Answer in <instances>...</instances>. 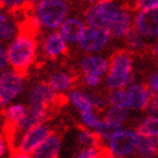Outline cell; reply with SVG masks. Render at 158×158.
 I'll list each match as a JSON object with an SVG mask.
<instances>
[{"label":"cell","instance_id":"obj_27","mask_svg":"<svg viewBox=\"0 0 158 158\" xmlns=\"http://www.w3.org/2000/svg\"><path fill=\"white\" fill-rule=\"evenodd\" d=\"M125 43L133 50H141L145 46V37H142L140 34L132 28L127 35H125Z\"/></svg>","mask_w":158,"mask_h":158},{"label":"cell","instance_id":"obj_16","mask_svg":"<svg viewBox=\"0 0 158 158\" xmlns=\"http://www.w3.org/2000/svg\"><path fill=\"white\" fill-rule=\"evenodd\" d=\"M67 44L60 33L53 32L46 36L44 41V52L50 58H56L66 52Z\"/></svg>","mask_w":158,"mask_h":158},{"label":"cell","instance_id":"obj_29","mask_svg":"<svg viewBox=\"0 0 158 158\" xmlns=\"http://www.w3.org/2000/svg\"><path fill=\"white\" fill-rule=\"evenodd\" d=\"M104 152V148L101 147H89L80 149L75 158H101Z\"/></svg>","mask_w":158,"mask_h":158},{"label":"cell","instance_id":"obj_28","mask_svg":"<svg viewBox=\"0 0 158 158\" xmlns=\"http://www.w3.org/2000/svg\"><path fill=\"white\" fill-rule=\"evenodd\" d=\"M80 120H81V123L84 124L85 129H88V130L94 131L97 128V125L101 123V121H102L103 118H99L96 113H94V111H90V112L81 113Z\"/></svg>","mask_w":158,"mask_h":158},{"label":"cell","instance_id":"obj_15","mask_svg":"<svg viewBox=\"0 0 158 158\" xmlns=\"http://www.w3.org/2000/svg\"><path fill=\"white\" fill-rule=\"evenodd\" d=\"M61 150V139L58 135L52 133L40 145L32 154L34 158H59Z\"/></svg>","mask_w":158,"mask_h":158},{"label":"cell","instance_id":"obj_22","mask_svg":"<svg viewBox=\"0 0 158 158\" xmlns=\"http://www.w3.org/2000/svg\"><path fill=\"white\" fill-rule=\"evenodd\" d=\"M121 130H123V125L122 124L106 121V120L103 118L101 123L97 125V128L94 130V132L99 138V140H106L107 141L109 139H111L113 135H116Z\"/></svg>","mask_w":158,"mask_h":158},{"label":"cell","instance_id":"obj_25","mask_svg":"<svg viewBox=\"0 0 158 158\" xmlns=\"http://www.w3.org/2000/svg\"><path fill=\"white\" fill-rule=\"evenodd\" d=\"M77 142L82 148H89V147H99V138L96 133L88 129H81L77 133Z\"/></svg>","mask_w":158,"mask_h":158},{"label":"cell","instance_id":"obj_9","mask_svg":"<svg viewBox=\"0 0 158 158\" xmlns=\"http://www.w3.org/2000/svg\"><path fill=\"white\" fill-rule=\"evenodd\" d=\"M110 39L111 36L107 30L102 27L89 26L86 28L79 45L86 52H98L109 44Z\"/></svg>","mask_w":158,"mask_h":158},{"label":"cell","instance_id":"obj_24","mask_svg":"<svg viewBox=\"0 0 158 158\" xmlns=\"http://www.w3.org/2000/svg\"><path fill=\"white\" fill-rule=\"evenodd\" d=\"M107 99H109V104L111 106L130 111V101H129V94L127 88L111 90L107 96Z\"/></svg>","mask_w":158,"mask_h":158},{"label":"cell","instance_id":"obj_19","mask_svg":"<svg viewBox=\"0 0 158 158\" xmlns=\"http://www.w3.org/2000/svg\"><path fill=\"white\" fill-rule=\"evenodd\" d=\"M137 132L141 137L158 140V115H147L137 127Z\"/></svg>","mask_w":158,"mask_h":158},{"label":"cell","instance_id":"obj_31","mask_svg":"<svg viewBox=\"0 0 158 158\" xmlns=\"http://www.w3.org/2000/svg\"><path fill=\"white\" fill-rule=\"evenodd\" d=\"M137 7L139 11L156 9L158 8V0H137Z\"/></svg>","mask_w":158,"mask_h":158},{"label":"cell","instance_id":"obj_6","mask_svg":"<svg viewBox=\"0 0 158 158\" xmlns=\"http://www.w3.org/2000/svg\"><path fill=\"white\" fill-rule=\"evenodd\" d=\"M24 88V77L15 70H5L0 73V107L8 106Z\"/></svg>","mask_w":158,"mask_h":158},{"label":"cell","instance_id":"obj_2","mask_svg":"<svg viewBox=\"0 0 158 158\" xmlns=\"http://www.w3.org/2000/svg\"><path fill=\"white\" fill-rule=\"evenodd\" d=\"M132 58L127 52H118L110 61L109 71L106 73L105 84L111 90L122 89L132 82Z\"/></svg>","mask_w":158,"mask_h":158},{"label":"cell","instance_id":"obj_40","mask_svg":"<svg viewBox=\"0 0 158 158\" xmlns=\"http://www.w3.org/2000/svg\"><path fill=\"white\" fill-rule=\"evenodd\" d=\"M86 1H88V2H94V3H97V2H101L103 0H86Z\"/></svg>","mask_w":158,"mask_h":158},{"label":"cell","instance_id":"obj_34","mask_svg":"<svg viewBox=\"0 0 158 158\" xmlns=\"http://www.w3.org/2000/svg\"><path fill=\"white\" fill-rule=\"evenodd\" d=\"M149 90L152 92V95H158V73H152L148 79V86Z\"/></svg>","mask_w":158,"mask_h":158},{"label":"cell","instance_id":"obj_3","mask_svg":"<svg viewBox=\"0 0 158 158\" xmlns=\"http://www.w3.org/2000/svg\"><path fill=\"white\" fill-rule=\"evenodd\" d=\"M141 135L135 130L123 129L106 141V152L113 156L128 158L135 155Z\"/></svg>","mask_w":158,"mask_h":158},{"label":"cell","instance_id":"obj_37","mask_svg":"<svg viewBox=\"0 0 158 158\" xmlns=\"http://www.w3.org/2000/svg\"><path fill=\"white\" fill-rule=\"evenodd\" d=\"M9 149V142L6 138L0 135V158H3L7 155Z\"/></svg>","mask_w":158,"mask_h":158},{"label":"cell","instance_id":"obj_20","mask_svg":"<svg viewBox=\"0 0 158 158\" xmlns=\"http://www.w3.org/2000/svg\"><path fill=\"white\" fill-rule=\"evenodd\" d=\"M17 32L16 22L9 14L0 13V40L9 41L15 37Z\"/></svg>","mask_w":158,"mask_h":158},{"label":"cell","instance_id":"obj_21","mask_svg":"<svg viewBox=\"0 0 158 158\" xmlns=\"http://www.w3.org/2000/svg\"><path fill=\"white\" fill-rule=\"evenodd\" d=\"M135 155L138 156V158H157V140L140 137Z\"/></svg>","mask_w":158,"mask_h":158},{"label":"cell","instance_id":"obj_17","mask_svg":"<svg viewBox=\"0 0 158 158\" xmlns=\"http://www.w3.org/2000/svg\"><path fill=\"white\" fill-rule=\"evenodd\" d=\"M58 94L70 92L73 89V86L75 84V78L73 75H70L64 71H56L53 73L49 77V82H48Z\"/></svg>","mask_w":158,"mask_h":158},{"label":"cell","instance_id":"obj_10","mask_svg":"<svg viewBox=\"0 0 158 158\" xmlns=\"http://www.w3.org/2000/svg\"><path fill=\"white\" fill-rule=\"evenodd\" d=\"M135 30L142 37H158V8L139 11L135 17Z\"/></svg>","mask_w":158,"mask_h":158},{"label":"cell","instance_id":"obj_8","mask_svg":"<svg viewBox=\"0 0 158 158\" xmlns=\"http://www.w3.org/2000/svg\"><path fill=\"white\" fill-rule=\"evenodd\" d=\"M27 99L30 102V105H41V106H50L54 105L60 102V94L46 82H37L31 87L27 93Z\"/></svg>","mask_w":158,"mask_h":158},{"label":"cell","instance_id":"obj_26","mask_svg":"<svg viewBox=\"0 0 158 158\" xmlns=\"http://www.w3.org/2000/svg\"><path fill=\"white\" fill-rule=\"evenodd\" d=\"M129 116H130V112L129 110L120 109V107H114V106H110L105 110L104 113V120L110 122H114V123H118L122 124L125 121H128Z\"/></svg>","mask_w":158,"mask_h":158},{"label":"cell","instance_id":"obj_18","mask_svg":"<svg viewBox=\"0 0 158 158\" xmlns=\"http://www.w3.org/2000/svg\"><path fill=\"white\" fill-rule=\"evenodd\" d=\"M69 102L73 104L80 113L90 112L95 109L90 94L82 92L80 89H71L68 95Z\"/></svg>","mask_w":158,"mask_h":158},{"label":"cell","instance_id":"obj_38","mask_svg":"<svg viewBox=\"0 0 158 158\" xmlns=\"http://www.w3.org/2000/svg\"><path fill=\"white\" fill-rule=\"evenodd\" d=\"M8 158H34V157L31 155V154L22 152H19V150H13Z\"/></svg>","mask_w":158,"mask_h":158},{"label":"cell","instance_id":"obj_11","mask_svg":"<svg viewBox=\"0 0 158 158\" xmlns=\"http://www.w3.org/2000/svg\"><path fill=\"white\" fill-rule=\"evenodd\" d=\"M133 25H135V18L132 17V14L129 10L122 8L112 19L106 30L111 37L121 39L125 37V35L132 30Z\"/></svg>","mask_w":158,"mask_h":158},{"label":"cell","instance_id":"obj_1","mask_svg":"<svg viewBox=\"0 0 158 158\" xmlns=\"http://www.w3.org/2000/svg\"><path fill=\"white\" fill-rule=\"evenodd\" d=\"M8 59L13 70L24 75L33 63L36 54V42L31 35L20 34L8 48Z\"/></svg>","mask_w":158,"mask_h":158},{"label":"cell","instance_id":"obj_36","mask_svg":"<svg viewBox=\"0 0 158 158\" xmlns=\"http://www.w3.org/2000/svg\"><path fill=\"white\" fill-rule=\"evenodd\" d=\"M84 82H85L86 86L94 88V87H97L101 84V77L94 76V75H85Z\"/></svg>","mask_w":158,"mask_h":158},{"label":"cell","instance_id":"obj_12","mask_svg":"<svg viewBox=\"0 0 158 158\" xmlns=\"http://www.w3.org/2000/svg\"><path fill=\"white\" fill-rule=\"evenodd\" d=\"M127 89L130 101V110L145 111L152 97L148 87L142 84H131Z\"/></svg>","mask_w":158,"mask_h":158},{"label":"cell","instance_id":"obj_33","mask_svg":"<svg viewBox=\"0 0 158 158\" xmlns=\"http://www.w3.org/2000/svg\"><path fill=\"white\" fill-rule=\"evenodd\" d=\"M145 111L147 112V115H158V95H152Z\"/></svg>","mask_w":158,"mask_h":158},{"label":"cell","instance_id":"obj_35","mask_svg":"<svg viewBox=\"0 0 158 158\" xmlns=\"http://www.w3.org/2000/svg\"><path fill=\"white\" fill-rule=\"evenodd\" d=\"M26 0H2V7L8 9H18L24 6Z\"/></svg>","mask_w":158,"mask_h":158},{"label":"cell","instance_id":"obj_4","mask_svg":"<svg viewBox=\"0 0 158 158\" xmlns=\"http://www.w3.org/2000/svg\"><path fill=\"white\" fill-rule=\"evenodd\" d=\"M68 13V6L63 0H42L36 6V15L40 23L50 30L62 25Z\"/></svg>","mask_w":158,"mask_h":158},{"label":"cell","instance_id":"obj_44","mask_svg":"<svg viewBox=\"0 0 158 158\" xmlns=\"http://www.w3.org/2000/svg\"><path fill=\"white\" fill-rule=\"evenodd\" d=\"M157 154H158V140H157Z\"/></svg>","mask_w":158,"mask_h":158},{"label":"cell","instance_id":"obj_41","mask_svg":"<svg viewBox=\"0 0 158 158\" xmlns=\"http://www.w3.org/2000/svg\"><path fill=\"white\" fill-rule=\"evenodd\" d=\"M155 53H156V54H157V56H158V44L155 46Z\"/></svg>","mask_w":158,"mask_h":158},{"label":"cell","instance_id":"obj_7","mask_svg":"<svg viewBox=\"0 0 158 158\" xmlns=\"http://www.w3.org/2000/svg\"><path fill=\"white\" fill-rule=\"evenodd\" d=\"M52 133V129L50 125L45 124V123L36 125L22 135L15 150H19L22 152H26V154L32 155L36 150V148H39L40 145Z\"/></svg>","mask_w":158,"mask_h":158},{"label":"cell","instance_id":"obj_5","mask_svg":"<svg viewBox=\"0 0 158 158\" xmlns=\"http://www.w3.org/2000/svg\"><path fill=\"white\" fill-rule=\"evenodd\" d=\"M121 9L122 8L115 0H103L88 8L86 11L85 19L89 26L102 27L106 30Z\"/></svg>","mask_w":158,"mask_h":158},{"label":"cell","instance_id":"obj_42","mask_svg":"<svg viewBox=\"0 0 158 158\" xmlns=\"http://www.w3.org/2000/svg\"><path fill=\"white\" fill-rule=\"evenodd\" d=\"M2 7V0H0V8Z\"/></svg>","mask_w":158,"mask_h":158},{"label":"cell","instance_id":"obj_32","mask_svg":"<svg viewBox=\"0 0 158 158\" xmlns=\"http://www.w3.org/2000/svg\"><path fill=\"white\" fill-rule=\"evenodd\" d=\"M9 64L8 59V50L3 45H0V73L7 70V67Z\"/></svg>","mask_w":158,"mask_h":158},{"label":"cell","instance_id":"obj_43","mask_svg":"<svg viewBox=\"0 0 158 158\" xmlns=\"http://www.w3.org/2000/svg\"><path fill=\"white\" fill-rule=\"evenodd\" d=\"M32 1H40V2H41V1H42V0H32Z\"/></svg>","mask_w":158,"mask_h":158},{"label":"cell","instance_id":"obj_30","mask_svg":"<svg viewBox=\"0 0 158 158\" xmlns=\"http://www.w3.org/2000/svg\"><path fill=\"white\" fill-rule=\"evenodd\" d=\"M93 99V103H94V107L97 110H106L109 104V99L107 97L103 95H99V94H90Z\"/></svg>","mask_w":158,"mask_h":158},{"label":"cell","instance_id":"obj_39","mask_svg":"<svg viewBox=\"0 0 158 158\" xmlns=\"http://www.w3.org/2000/svg\"><path fill=\"white\" fill-rule=\"evenodd\" d=\"M101 158H121V157H116V156L111 155V154H109V152L104 149V152H103V155H102V157H101Z\"/></svg>","mask_w":158,"mask_h":158},{"label":"cell","instance_id":"obj_14","mask_svg":"<svg viewBox=\"0 0 158 158\" xmlns=\"http://www.w3.org/2000/svg\"><path fill=\"white\" fill-rule=\"evenodd\" d=\"M86 27L81 20L77 18H68L60 26V35L66 42L77 43L80 42L85 34Z\"/></svg>","mask_w":158,"mask_h":158},{"label":"cell","instance_id":"obj_23","mask_svg":"<svg viewBox=\"0 0 158 158\" xmlns=\"http://www.w3.org/2000/svg\"><path fill=\"white\" fill-rule=\"evenodd\" d=\"M27 110H28V107L24 104H20V103H15V104L7 106L6 111H5L7 122H8L7 125H9V127L16 125L18 122L23 120L24 116L26 115Z\"/></svg>","mask_w":158,"mask_h":158},{"label":"cell","instance_id":"obj_13","mask_svg":"<svg viewBox=\"0 0 158 158\" xmlns=\"http://www.w3.org/2000/svg\"><path fill=\"white\" fill-rule=\"evenodd\" d=\"M80 68L85 75L102 77L109 71L110 62L102 56H88L81 60Z\"/></svg>","mask_w":158,"mask_h":158}]
</instances>
